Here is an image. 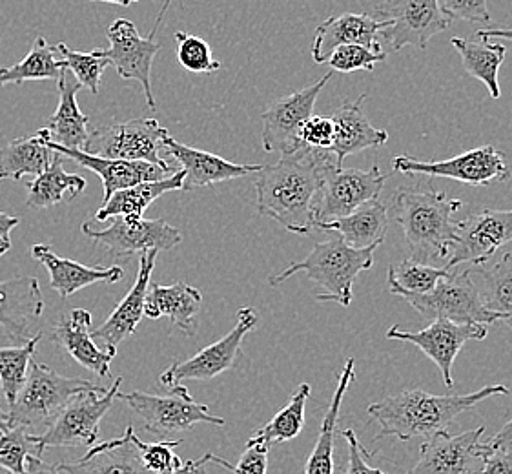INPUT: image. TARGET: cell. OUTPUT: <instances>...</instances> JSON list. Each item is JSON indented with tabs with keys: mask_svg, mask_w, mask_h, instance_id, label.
Here are the masks:
<instances>
[{
	"mask_svg": "<svg viewBox=\"0 0 512 474\" xmlns=\"http://www.w3.org/2000/svg\"><path fill=\"white\" fill-rule=\"evenodd\" d=\"M332 165L338 163L330 150L303 145L281 154L274 165L261 166L256 174L257 212L292 234L308 236L314 228V199Z\"/></svg>",
	"mask_w": 512,
	"mask_h": 474,
	"instance_id": "1",
	"label": "cell"
},
{
	"mask_svg": "<svg viewBox=\"0 0 512 474\" xmlns=\"http://www.w3.org/2000/svg\"><path fill=\"white\" fill-rule=\"evenodd\" d=\"M509 394L505 385H487L471 394H432V392L403 391L372 403L369 414L379 423L378 438H398L407 442L412 438H431L447 431L452 420L471 411L491 396Z\"/></svg>",
	"mask_w": 512,
	"mask_h": 474,
	"instance_id": "2",
	"label": "cell"
},
{
	"mask_svg": "<svg viewBox=\"0 0 512 474\" xmlns=\"http://www.w3.org/2000/svg\"><path fill=\"white\" fill-rule=\"evenodd\" d=\"M392 207L394 221L403 228L410 258L431 263L451 254L460 230L454 214L463 208L461 199H451L432 188H400L392 196Z\"/></svg>",
	"mask_w": 512,
	"mask_h": 474,
	"instance_id": "3",
	"label": "cell"
},
{
	"mask_svg": "<svg viewBox=\"0 0 512 474\" xmlns=\"http://www.w3.org/2000/svg\"><path fill=\"white\" fill-rule=\"evenodd\" d=\"M376 248H354L339 236L330 237L312 248V252L303 261H296L281 274L272 276L268 283L277 287L296 274H305L323 290L316 296L318 301H334L341 307H350L354 299V283L361 272L374 265Z\"/></svg>",
	"mask_w": 512,
	"mask_h": 474,
	"instance_id": "4",
	"label": "cell"
},
{
	"mask_svg": "<svg viewBox=\"0 0 512 474\" xmlns=\"http://www.w3.org/2000/svg\"><path fill=\"white\" fill-rule=\"evenodd\" d=\"M95 387L88 380L61 376L44 363H31L28 380L8 411L10 427H48L79 392Z\"/></svg>",
	"mask_w": 512,
	"mask_h": 474,
	"instance_id": "5",
	"label": "cell"
},
{
	"mask_svg": "<svg viewBox=\"0 0 512 474\" xmlns=\"http://www.w3.org/2000/svg\"><path fill=\"white\" fill-rule=\"evenodd\" d=\"M168 391V396L139 391L119 392L117 398L128 403L143 418L144 429L159 440H170L174 434L186 433L195 423L225 427V418L210 414L208 405L195 402L185 383H177Z\"/></svg>",
	"mask_w": 512,
	"mask_h": 474,
	"instance_id": "6",
	"label": "cell"
},
{
	"mask_svg": "<svg viewBox=\"0 0 512 474\" xmlns=\"http://www.w3.org/2000/svg\"><path fill=\"white\" fill-rule=\"evenodd\" d=\"M394 296H400L412 309L418 310L429 321L451 320L454 323H478L491 325L502 321V316L485 307L471 272H454L441 279L436 289L429 294H412L405 290L389 287Z\"/></svg>",
	"mask_w": 512,
	"mask_h": 474,
	"instance_id": "7",
	"label": "cell"
},
{
	"mask_svg": "<svg viewBox=\"0 0 512 474\" xmlns=\"http://www.w3.org/2000/svg\"><path fill=\"white\" fill-rule=\"evenodd\" d=\"M123 378H117L110 389L95 387L82 391L57 414L46 431L39 436L42 451L48 447H88L99 442V427L113 400L119 396Z\"/></svg>",
	"mask_w": 512,
	"mask_h": 474,
	"instance_id": "8",
	"label": "cell"
},
{
	"mask_svg": "<svg viewBox=\"0 0 512 474\" xmlns=\"http://www.w3.org/2000/svg\"><path fill=\"white\" fill-rule=\"evenodd\" d=\"M166 134L168 130L154 117L132 119L95 128L88 135L82 150L86 154L99 155L106 159L148 161L168 170H177L164 159L163 139Z\"/></svg>",
	"mask_w": 512,
	"mask_h": 474,
	"instance_id": "9",
	"label": "cell"
},
{
	"mask_svg": "<svg viewBox=\"0 0 512 474\" xmlns=\"http://www.w3.org/2000/svg\"><path fill=\"white\" fill-rule=\"evenodd\" d=\"M385 181L387 176L378 165L370 166L369 170L328 166L314 199V228L321 223L349 216L361 205L378 199Z\"/></svg>",
	"mask_w": 512,
	"mask_h": 474,
	"instance_id": "10",
	"label": "cell"
},
{
	"mask_svg": "<svg viewBox=\"0 0 512 474\" xmlns=\"http://www.w3.org/2000/svg\"><path fill=\"white\" fill-rule=\"evenodd\" d=\"M390 166L401 176L445 177L471 186H491L511 177L502 152L491 145L478 146L445 161H423L412 155H396Z\"/></svg>",
	"mask_w": 512,
	"mask_h": 474,
	"instance_id": "11",
	"label": "cell"
},
{
	"mask_svg": "<svg viewBox=\"0 0 512 474\" xmlns=\"http://www.w3.org/2000/svg\"><path fill=\"white\" fill-rule=\"evenodd\" d=\"M112 225L104 230L93 228L92 221L82 223V234L106 248L113 258L141 256L150 250L164 252L181 245L183 236L164 219H144L143 216L110 217Z\"/></svg>",
	"mask_w": 512,
	"mask_h": 474,
	"instance_id": "12",
	"label": "cell"
},
{
	"mask_svg": "<svg viewBox=\"0 0 512 474\" xmlns=\"http://www.w3.org/2000/svg\"><path fill=\"white\" fill-rule=\"evenodd\" d=\"M376 11L379 21H389L379 35L394 52L407 46L425 50L432 37L447 30L452 22L441 10L440 0H385Z\"/></svg>",
	"mask_w": 512,
	"mask_h": 474,
	"instance_id": "13",
	"label": "cell"
},
{
	"mask_svg": "<svg viewBox=\"0 0 512 474\" xmlns=\"http://www.w3.org/2000/svg\"><path fill=\"white\" fill-rule=\"evenodd\" d=\"M170 2L172 0L164 2L157 24L150 33V37H146V39L143 35H139L134 22L128 21V19H117L106 30V37L110 42V48L106 50V53H108L110 61L121 79L141 83L150 110H155L152 66H154L155 55L161 52V44L155 41V31L163 21L164 11L170 6Z\"/></svg>",
	"mask_w": 512,
	"mask_h": 474,
	"instance_id": "14",
	"label": "cell"
},
{
	"mask_svg": "<svg viewBox=\"0 0 512 474\" xmlns=\"http://www.w3.org/2000/svg\"><path fill=\"white\" fill-rule=\"evenodd\" d=\"M259 316L256 310L243 307L237 312L236 327L230 330L221 340L205 347L197 352L190 360L183 363H174L161 374V383L166 389L174 387L177 383H185L186 380H214L223 372L236 367L241 358V345L246 334L256 329Z\"/></svg>",
	"mask_w": 512,
	"mask_h": 474,
	"instance_id": "15",
	"label": "cell"
},
{
	"mask_svg": "<svg viewBox=\"0 0 512 474\" xmlns=\"http://www.w3.org/2000/svg\"><path fill=\"white\" fill-rule=\"evenodd\" d=\"M485 425L461 434L436 433L420 445V458L407 474H480L489 451Z\"/></svg>",
	"mask_w": 512,
	"mask_h": 474,
	"instance_id": "16",
	"label": "cell"
},
{
	"mask_svg": "<svg viewBox=\"0 0 512 474\" xmlns=\"http://www.w3.org/2000/svg\"><path fill=\"white\" fill-rule=\"evenodd\" d=\"M332 75L334 72L330 70L323 79H319L318 83L310 84L307 88H301L270 104L267 112L261 115L263 119L261 141H263L265 152L290 154L299 146H303L299 141V132L303 124L307 123L308 117L314 115L319 93L323 92Z\"/></svg>",
	"mask_w": 512,
	"mask_h": 474,
	"instance_id": "17",
	"label": "cell"
},
{
	"mask_svg": "<svg viewBox=\"0 0 512 474\" xmlns=\"http://www.w3.org/2000/svg\"><path fill=\"white\" fill-rule=\"evenodd\" d=\"M487 327L478 323H454L451 320L432 321L427 329L420 332H409L394 325L387 330L389 340L407 341L418 347L425 356H429L441 372L443 383L452 389V365L467 341H483L487 338Z\"/></svg>",
	"mask_w": 512,
	"mask_h": 474,
	"instance_id": "18",
	"label": "cell"
},
{
	"mask_svg": "<svg viewBox=\"0 0 512 474\" xmlns=\"http://www.w3.org/2000/svg\"><path fill=\"white\" fill-rule=\"evenodd\" d=\"M509 243H512V208H485L469 216V219L460 221L458 237L445 268L452 270L461 263L485 265L500 248Z\"/></svg>",
	"mask_w": 512,
	"mask_h": 474,
	"instance_id": "19",
	"label": "cell"
},
{
	"mask_svg": "<svg viewBox=\"0 0 512 474\" xmlns=\"http://www.w3.org/2000/svg\"><path fill=\"white\" fill-rule=\"evenodd\" d=\"M44 143L50 146L53 152L72 159L73 163L92 170L103 179V205L115 192H119L123 188L146 183V181H161L177 172V170H168V168L148 163V161L106 159L99 155L86 154L81 148H66V146L55 145L50 141H44Z\"/></svg>",
	"mask_w": 512,
	"mask_h": 474,
	"instance_id": "20",
	"label": "cell"
},
{
	"mask_svg": "<svg viewBox=\"0 0 512 474\" xmlns=\"http://www.w3.org/2000/svg\"><path fill=\"white\" fill-rule=\"evenodd\" d=\"M164 155L174 157L183 170V186L181 190L192 192L205 186L217 185L223 181H232L239 177L252 176L261 170L263 165H236L223 157L210 154L205 150H197L192 146L175 141L170 134L164 135Z\"/></svg>",
	"mask_w": 512,
	"mask_h": 474,
	"instance_id": "21",
	"label": "cell"
},
{
	"mask_svg": "<svg viewBox=\"0 0 512 474\" xmlns=\"http://www.w3.org/2000/svg\"><path fill=\"white\" fill-rule=\"evenodd\" d=\"M44 310L41 285L31 276L0 281V327L13 345L30 341L31 327Z\"/></svg>",
	"mask_w": 512,
	"mask_h": 474,
	"instance_id": "22",
	"label": "cell"
},
{
	"mask_svg": "<svg viewBox=\"0 0 512 474\" xmlns=\"http://www.w3.org/2000/svg\"><path fill=\"white\" fill-rule=\"evenodd\" d=\"M92 314L88 310L73 309L62 314L61 320L52 330V341L62 351L68 352L86 371L99 378L110 376V363L117 351L101 349L93 341Z\"/></svg>",
	"mask_w": 512,
	"mask_h": 474,
	"instance_id": "23",
	"label": "cell"
},
{
	"mask_svg": "<svg viewBox=\"0 0 512 474\" xmlns=\"http://www.w3.org/2000/svg\"><path fill=\"white\" fill-rule=\"evenodd\" d=\"M159 252L150 250L139 256V270L134 287L124 296L123 301L115 307L110 318L99 329L92 330L93 340L103 341L104 349L117 351L119 343L134 334L139 321L144 316V299L150 289V279L154 272L155 261Z\"/></svg>",
	"mask_w": 512,
	"mask_h": 474,
	"instance_id": "24",
	"label": "cell"
},
{
	"mask_svg": "<svg viewBox=\"0 0 512 474\" xmlns=\"http://www.w3.org/2000/svg\"><path fill=\"white\" fill-rule=\"evenodd\" d=\"M389 21L372 19L365 13H341L328 17L316 30L312 44V59L316 64H325L328 55L341 44H363L372 50H381L378 44L379 31L385 30Z\"/></svg>",
	"mask_w": 512,
	"mask_h": 474,
	"instance_id": "25",
	"label": "cell"
},
{
	"mask_svg": "<svg viewBox=\"0 0 512 474\" xmlns=\"http://www.w3.org/2000/svg\"><path fill=\"white\" fill-rule=\"evenodd\" d=\"M365 99L367 93H361L356 101H345L330 115L336 124V137L330 152L336 157L338 166H343V161L349 155L359 154L369 148H381L389 143V132L374 128L367 115L363 114L361 103Z\"/></svg>",
	"mask_w": 512,
	"mask_h": 474,
	"instance_id": "26",
	"label": "cell"
},
{
	"mask_svg": "<svg viewBox=\"0 0 512 474\" xmlns=\"http://www.w3.org/2000/svg\"><path fill=\"white\" fill-rule=\"evenodd\" d=\"M134 427H126L123 438L93 445L79 462L57 464L61 474H154L144 467L132 440Z\"/></svg>",
	"mask_w": 512,
	"mask_h": 474,
	"instance_id": "27",
	"label": "cell"
},
{
	"mask_svg": "<svg viewBox=\"0 0 512 474\" xmlns=\"http://www.w3.org/2000/svg\"><path fill=\"white\" fill-rule=\"evenodd\" d=\"M31 258L39 261L50 272V285L61 298H70L75 292L95 283H117L124 276L123 268L86 267L73 259L61 258L50 245H33Z\"/></svg>",
	"mask_w": 512,
	"mask_h": 474,
	"instance_id": "28",
	"label": "cell"
},
{
	"mask_svg": "<svg viewBox=\"0 0 512 474\" xmlns=\"http://www.w3.org/2000/svg\"><path fill=\"white\" fill-rule=\"evenodd\" d=\"M59 90V106L55 114L50 117L48 126L39 130L44 141H50L55 145L66 146V148H81L88 139V124L90 117L84 115L77 103V93L81 92L82 86L77 81L68 77V72L62 75L57 81Z\"/></svg>",
	"mask_w": 512,
	"mask_h": 474,
	"instance_id": "29",
	"label": "cell"
},
{
	"mask_svg": "<svg viewBox=\"0 0 512 474\" xmlns=\"http://www.w3.org/2000/svg\"><path fill=\"white\" fill-rule=\"evenodd\" d=\"M203 296L199 290L186 285L183 281L174 285H154L148 289L144 299V316L150 320L170 318L177 329L183 330L188 336L195 334V316L201 310Z\"/></svg>",
	"mask_w": 512,
	"mask_h": 474,
	"instance_id": "30",
	"label": "cell"
},
{
	"mask_svg": "<svg viewBox=\"0 0 512 474\" xmlns=\"http://www.w3.org/2000/svg\"><path fill=\"white\" fill-rule=\"evenodd\" d=\"M389 208L379 199H372L345 217L318 225L319 230L341 237L354 248L379 247L389 228Z\"/></svg>",
	"mask_w": 512,
	"mask_h": 474,
	"instance_id": "31",
	"label": "cell"
},
{
	"mask_svg": "<svg viewBox=\"0 0 512 474\" xmlns=\"http://www.w3.org/2000/svg\"><path fill=\"white\" fill-rule=\"evenodd\" d=\"M356 378V360L349 358L343 365L339 374L336 391L328 403L327 413L319 427L318 440L308 456L305 465V474H334V442H336V429H338L339 411L345 394L349 391L350 383Z\"/></svg>",
	"mask_w": 512,
	"mask_h": 474,
	"instance_id": "32",
	"label": "cell"
},
{
	"mask_svg": "<svg viewBox=\"0 0 512 474\" xmlns=\"http://www.w3.org/2000/svg\"><path fill=\"white\" fill-rule=\"evenodd\" d=\"M183 170H177L161 181H146L139 185L128 186L115 192L103 207L97 210L93 221H108L115 216H143L144 210L154 203L155 199L164 196L166 192L181 190L183 186Z\"/></svg>",
	"mask_w": 512,
	"mask_h": 474,
	"instance_id": "33",
	"label": "cell"
},
{
	"mask_svg": "<svg viewBox=\"0 0 512 474\" xmlns=\"http://www.w3.org/2000/svg\"><path fill=\"white\" fill-rule=\"evenodd\" d=\"M451 44L456 48V52L460 53L465 72L482 81L491 93L492 99H500L502 92L498 83V73L507 55L505 44L489 42L487 39L467 41L461 37H452Z\"/></svg>",
	"mask_w": 512,
	"mask_h": 474,
	"instance_id": "34",
	"label": "cell"
},
{
	"mask_svg": "<svg viewBox=\"0 0 512 474\" xmlns=\"http://www.w3.org/2000/svg\"><path fill=\"white\" fill-rule=\"evenodd\" d=\"M55 157L41 135L13 139L0 148V179L21 181L24 176H39Z\"/></svg>",
	"mask_w": 512,
	"mask_h": 474,
	"instance_id": "35",
	"label": "cell"
},
{
	"mask_svg": "<svg viewBox=\"0 0 512 474\" xmlns=\"http://www.w3.org/2000/svg\"><path fill=\"white\" fill-rule=\"evenodd\" d=\"M66 72V62L57 57V48L50 46L44 37H37L22 61L10 68H0V88L8 84L21 86L28 81H59Z\"/></svg>",
	"mask_w": 512,
	"mask_h": 474,
	"instance_id": "36",
	"label": "cell"
},
{
	"mask_svg": "<svg viewBox=\"0 0 512 474\" xmlns=\"http://www.w3.org/2000/svg\"><path fill=\"white\" fill-rule=\"evenodd\" d=\"M28 199L26 205L31 210H42V208L55 207L59 205L64 197L70 199L79 196L86 188V179L77 174H68L62 168V155L55 152L50 166L35 176V179L28 183Z\"/></svg>",
	"mask_w": 512,
	"mask_h": 474,
	"instance_id": "37",
	"label": "cell"
},
{
	"mask_svg": "<svg viewBox=\"0 0 512 474\" xmlns=\"http://www.w3.org/2000/svg\"><path fill=\"white\" fill-rule=\"evenodd\" d=\"M472 281L487 309L502 316V323L512 329V250L491 267H482L471 272Z\"/></svg>",
	"mask_w": 512,
	"mask_h": 474,
	"instance_id": "38",
	"label": "cell"
},
{
	"mask_svg": "<svg viewBox=\"0 0 512 474\" xmlns=\"http://www.w3.org/2000/svg\"><path fill=\"white\" fill-rule=\"evenodd\" d=\"M310 392L312 387L308 383H301L292 394L290 402L267 425L257 429L256 433L248 438V442L270 447L274 444H285L299 436L305 427V411Z\"/></svg>",
	"mask_w": 512,
	"mask_h": 474,
	"instance_id": "39",
	"label": "cell"
},
{
	"mask_svg": "<svg viewBox=\"0 0 512 474\" xmlns=\"http://www.w3.org/2000/svg\"><path fill=\"white\" fill-rule=\"evenodd\" d=\"M41 338L42 334L39 332L24 345L0 349V389L8 405L15 402L17 394L21 392L24 383L28 380L31 358Z\"/></svg>",
	"mask_w": 512,
	"mask_h": 474,
	"instance_id": "40",
	"label": "cell"
},
{
	"mask_svg": "<svg viewBox=\"0 0 512 474\" xmlns=\"http://www.w3.org/2000/svg\"><path fill=\"white\" fill-rule=\"evenodd\" d=\"M451 270L432 267L429 263H420L416 259H403L389 267V287L405 290L412 294H429L436 289L441 279L447 278Z\"/></svg>",
	"mask_w": 512,
	"mask_h": 474,
	"instance_id": "41",
	"label": "cell"
},
{
	"mask_svg": "<svg viewBox=\"0 0 512 474\" xmlns=\"http://www.w3.org/2000/svg\"><path fill=\"white\" fill-rule=\"evenodd\" d=\"M55 48L66 62V70H70L75 75V81L81 84L82 88L97 95L101 88L104 70L112 64L106 50H93L90 53L75 52L64 42H59Z\"/></svg>",
	"mask_w": 512,
	"mask_h": 474,
	"instance_id": "42",
	"label": "cell"
},
{
	"mask_svg": "<svg viewBox=\"0 0 512 474\" xmlns=\"http://www.w3.org/2000/svg\"><path fill=\"white\" fill-rule=\"evenodd\" d=\"M39 436L30 434L26 427H8L0 433V467L10 474H21L28 456H42Z\"/></svg>",
	"mask_w": 512,
	"mask_h": 474,
	"instance_id": "43",
	"label": "cell"
},
{
	"mask_svg": "<svg viewBox=\"0 0 512 474\" xmlns=\"http://www.w3.org/2000/svg\"><path fill=\"white\" fill-rule=\"evenodd\" d=\"M385 61L387 53L383 50H372L363 44H341L332 50L325 64L332 72H374L376 64Z\"/></svg>",
	"mask_w": 512,
	"mask_h": 474,
	"instance_id": "44",
	"label": "cell"
},
{
	"mask_svg": "<svg viewBox=\"0 0 512 474\" xmlns=\"http://www.w3.org/2000/svg\"><path fill=\"white\" fill-rule=\"evenodd\" d=\"M174 37L177 42V59L188 72L214 73L221 68V62L214 59L212 48L205 39L186 31H175Z\"/></svg>",
	"mask_w": 512,
	"mask_h": 474,
	"instance_id": "45",
	"label": "cell"
},
{
	"mask_svg": "<svg viewBox=\"0 0 512 474\" xmlns=\"http://www.w3.org/2000/svg\"><path fill=\"white\" fill-rule=\"evenodd\" d=\"M132 440L139 449L144 467L150 473L174 474L183 465V460L174 453L175 449L183 444V440H161L154 444H144L141 438H137L135 431L132 433Z\"/></svg>",
	"mask_w": 512,
	"mask_h": 474,
	"instance_id": "46",
	"label": "cell"
},
{
	"mask_svg": "<svg viewBox=\"0 0 512 474\" xmlns=\"http://www.w3.org/2000/svg\"><path fill=\"white\" fill-rule=\"evenodd\" d=\"M268 445L246 442L245 453L241 454L237 465L226 462L214 453H206V462L221 465L230 474H267L268 471Z\"/></svg>",
	"mask_w": 512,
	"mask_h": 474,
	"instance_id": "47",
	"label": "cell"
},
{
	"mask_svg": "<svg viewBox=\"0 0 512 474\" xmlns=\"http://www.w3.org/2000/svg\"><path fill=\"white\" fill-rule=\"evenodd\" d=\"M334 137H336V124L330 115H310L299 132L301 145L310 146L316 150H330Z\"/></svg>",
	"mask_w": 512,
	"mask_h": 474,
	"instance_id": "48",
	"label": "cell"
},
{
	"mask_svg": "<svg viewBox=\"0 0 512 474\" xmlns=\"http://www.w3.org/2000/svg\"><path fill=\"white\" fill-rule=\"evenodd\" d=\"M441 10L451 19L467 22H491L487 0H440Z\"/></svg>",
	"mask_w": 512,
	"mask_h": 474,
	"instance_id": "49",
	"label": "cell"
},
{
	"mask_svg": "<svg viewBox=\"0 0 512 474\" xmlns=\"http://www.w3.org/2000/svg\"><path fill=\"white\" fill-rule=\"evenodd\" d=\"M341 436L349 445V462H347L345 474H389L378 467H370V454L359 444L358 434L354 433V429L341 431Z\"/></svg>",
	"mask_w": 512,
	"mask_h": 474,
	"instance_id": "50",
	"label": "cell"
},
{
	"mask_svg": "<svg viewBox=\"0 0 512 474\" xmlns=\"http://www.w3.org/2000/svg\"><path fill=\"white\" fill-rule=\"evenodd\" d=\"M480 474H512L511 449H491L489 447Z\"/></svg>",
	"mask_w": 512,
	"mask_h": 474,
	"instance_id": "51",
	"label": "cell"
},
{
	"mask_svg": "<svg viewBox=\"0 0 512 474\" xmlns=\"http://www.w3.org/2000/svg\"><path fill=\"white\" fill-rule=\"evenodd\" d=\"M21 219L15 216H8L4 212H0V258L10 252L11 248V232L13 228L19 227Z\"/></svg>",
	"mask_w": 512,
	"mask_h": 474,
	"instance_id": "52",
	"label": "cell"
},
{
	"mask_svg": "<svg viewBox=\"0 0 512 474\" xmlns=\"http://www.w3.org/2000/svg\"><path fill=\"white\" fill-rule=\"evenodd\" d=\"M21 474H61L57 465L48 464L42 456H28L26 467Z\"/></svg>",
	"mask_w": 512,
	"mask_h": 474,
	"instance_id": "53",
	"label": "cell"
},
{
	"mask_svg": "<svg viewBox=\"0 0 512 474\" xmlns=\"http://www.w3.org/2000/svg\"><path fill=\"white\" fill-rule=\"evenodd\" d=\"M491 449H511L512 447V416L509 418V422L503 425L500 429V433L494 434L491 442H489Z\"/></svg>",
	"mask_w": 512,
	"mask_h": 474,
	"instance_id": "54",
	"label": "cell"
},
{
	"mask_svg": "<svg viewBox=\"0 0 512 474\" xmlns=\"http://www.w3.org/2000/svg\"><path fill=\"white\" fill-rule=\"evenodd\" d=\"M476 39H505L512 41V28H502V30H482L476 33Z\"/></svg>",
	"mask_w": 512,
	"mask_h": 474,
	"instance_id": "55",
	"label": "cell"
},
{
	"mask_svg": "<svg viewBox=\"0 0 512 474\" xmlns=\"http://www.w3.org/2000/svg\"><path fill=\"white\" fill-rule=\"evenodd\" d=\"M206 458L203 456L201 460H197V462H194V467H192V473L190 474H208L206 473Z\"/></svg>",
	"mask_w": 512,
	"mask_h": 474,
	"instance_id": "56",
	"label": "cell"
},
{
	"mask_svg": "<svg viewBox=\"0 0 512 474\" xmlns=\"http://www.w3.org/2000/svg\"><path fill=\"white\" fill-rule=\"evenodd\" d=\"M93 2H108V4H119V6H130L134 2H141V0H93Z\"/></svg>",
	"mask_w": 512,
	"mask_h": 474,
	"instance_id": "57",
	"label": "cell"
},
{
	"mask_svg": "<svg viewBox=\"0 0 512 474\" xmlns=\"http://www.w3.org/2000/svg\"><path fill=\"white\" fill-rule=\"evenodd\" d=\"M192 467H194V460L183 462V465H181L174 474H190L192 473Z\"/></svg>",
	"mask_w": 512,
	"mask_h": 474,
	"instance_id": "58",
	"label": "cell"
},
{
	"mask_svg": "<svg viewBox=\"0 0 512 474\" xmlns=\"http://www.w3.org/2000/svg\"><path fill=\"white\" fill-rule=\"evenodd\" d=\"M10 427V420H8V413H4L2 409H0V433L2 431H6Z\"/></svg>",
	"mask_w": 512,
	"mask_h": 474,
	"instance_id": "59",
	"label": "cell"
},
{
	"mask_svg": "<svg viewBox=\"0 0 512 474\" xmlns=\"http://www.w3.org/2000/svg\"><path fill=\"white\" fill-rule=\"evenodd\" d=\"M0 391H2V389H0Z\"/></svg>",
	"mask_w": 512,
	"mask_h": 474,
	"instance_id": "60",
	"label": "cell"
}]
</instances>
